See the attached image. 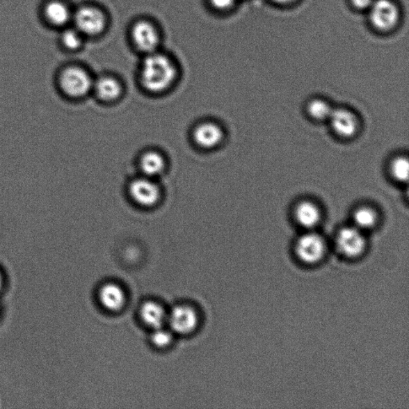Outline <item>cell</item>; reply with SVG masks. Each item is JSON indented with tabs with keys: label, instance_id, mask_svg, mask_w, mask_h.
<instances>
[{
	"label": "cell",
	"instance_id": "obj_1",
	"mask_svg": "<svg viewBox=\"0 0 409 409\" xmlns=\"http://www.w3.org/2000/svg\"><path fill=\"white\" fill-rule=\"evenodd\" d=\"M176 78V67L168 57L153 52L145 58L140 71V81L148 93H165L172 87Z\"/></svg>",
	"mask_w": 409,
	"mask_h": 409
},
{
	"label": "cell",
	"instance_id": "obj_2",
	"mask_svg": "<svg viewBox=\"0 0 409 409\" xmlns=\"http://www.w3.org/2000/svg\"><path fill=\"white\" fill-rule=\"evenodd\" d=\"M94 81L84 69L68 67L59 77V86L64 95L72 99H81L93 90Z\"/></svg>",
	"mask_w": 409,
	"mask_h": 409
},
{
	"label": "cell",
	"instance_id": "obj_3",
	"mask_svg": "<svg viewBox=\"0 0 409 409\" xmlns=\"http://www.w3.org/2000/svg\"><path fill=\"white\" fill-rule=\"evenodd\" d=\"M128 192L133 202L144 208L156 206L161 198V188L157 182L143 175L130 183Z\"/></svg>",
	"mask_w": 409,
	"mask_h": 409
},
{
	"label": "cell",
	"instance_id": "obj_4",
	"mask_svg": "<svg viewBox=\"0 0 409 409\" xmlns=\"http://www.w3.org/2000/svg\"><path fill=\"white\" fill-rule=\"evenodd\" d=\"M370 22L379 31H390L400 20V10L392 0H374L370 7Z\"/></svg>",
	"mask_w": 409,
	"mask_h": 409
},
{
	"label": "cell",
	"instance_id": "obj_5",
	"mask_svg": "<svg viewBox=\"0 0 409 409\" xmlns=\"http://www.w3.org/2000/svg\"><path fill=\"white\" fill-rule=\"evenodd\" d=\"M326 242L316 233H307L300 236L295 245V251L299 259L307 264L320 262L326 254Z\"/></svg>",
	"mask_w": 409,
	"mask_h": 409
},
{
	"label": "cell",
	"instance_id": "obj_6",
	"mask_svg": "<svg viewBox=\"0 0 409 409\" xmlns=\"http://www.w3.org/2000/svg\"><path fill=\"white\" fill-rule=\"evenodd\" d=\"M336 244L339 251L348 257H356L362 255L366 246L362 230L356 227H344L339 231Z\"/></svg>",
	"mask_w": 409,
	"mask_h": 409
},
{
	"label": "cell",
	"instance_id": "obj_7",
	"mask_svg": "<svg viewBox=\"0 0 409 409\" xmlns=\"http://www.w3.org/2000/svg\"><path fill=\"white\" fill-rule=\"evenodd\" d=\"M225 133L218 123L206 121L198 123L193 128L192 138L198 147L211 150L220 146L223 142Z\"/></svg>",
	"mask_w": 409,
	"mask_h": 409
},
{
	"label": "cell",
	"instance_id": "obj_8",
	"mask_svg": "<svg viewBox=\"0 0 409 409\" xmlns=\"http://www.w3.org/2000/svg\"><path fill=\"white\" fill-rule=\"evenodd\" d=\"M74 22L80 32L93 36L101 34L106 26L104 13L93 7L80 8L75 14Z\"/></svg>",
	"mask_w": 409,
	"mask_h": 409
},
{
	"label": "cell",
	"instance_id": "obj_9",
	"mask_svg": "<svg viewBox=\"0 0 409 409\" xmlns=\"http://www.w3.org/2000/svg\"><path fill=\"white\" fill-rule=\"evenodd\" d=\"M168 320L172 330L179 335H188L195 330L198 321L195 310L188 305L176 306Z\"/></svg>",
	"mask_w": 409,
	"mask_h": 409
},
{
	"label": "cell",
	"instance_id": "obj_10",
	"mask_svg": "<svg viewBox=\"0 0 409 409\" xmlns=\"http://www.w3.org/2000/svg\"><path fill=\"white\" fill-rule=\"evenodd\" d=\"M332 131L339 137L353 138L358 133L359 122L354 113L347 109L332 110L329 118Z\"/></svg>",
	"mask_w": 409,
	"mask_h": 409
},
{
	"label": "cell",
	"instance_id": "obj_11",
	"mask_svg": "<svg viewBox=\"0 0 409 409\" xmlns=\"http://www.w3.org/2000/svg\"><path fill=\"white\" fill-rule=\"evenodd\" d=\"M132 39L140 51L153 53L159 44V35L154 26L147 21H139L132 29Z\"/></svg>",
	"mask_w": 409,
	"mask_h": 409
},
{
	"label": "cell",
	"instance_id": "obj_12",
	"mask_svg": "<svg viewBox=\"0 0 409 409\" xmlns=\"http://www.w3.org/2000/svg\"><path fill=\"white\" fill-rule=\"evenodd\" d=\"M164 155L157 150H147L139 159V168L143 176L156 179L164 173L166 169Z\"/></svg>",
	"mask_w": 409,
	"mask_h": 409
},
{
	"label": "cell",
	"instance_id": "obj_13",
	"mask_svg": "<svg viewBox=\"0 0 409 409\" xmlns=\"http://www.w3.org/2000/svg\"><path fill=\"white\" fill-rule=\"evenodd\" d=\"M294 217L297 223L305 229H313L321 222V209L311 201H301L294 209Z\"/></svg>",
	"mask_w": 409,
	"mask_h": 409
},
{
	"label": "cell",
	"instance_id": "obj_14",
	"mask_svg": "<svg viewBox=\"0 0 409 409\" xmlns=\"http://www.w3.org/2000/svg\"><path fill=\"white\" fill-rule=\"evenodd\" d=\"M93 90L98 99L102 102H111L120 98L122 87L120 81L111 77H104L94 82Z\"/></svg>",
	"mask_w": 409,
	"mask_h": 409
},
{
	"label": "cell",
	"instance_id": "obj_15",
	"mask_svg": "<svg viewBox=\"0 0 409 409\" xmlns=\"http://www.w3.org/2000/svg\"><path fill=\"white\" fill-rule=\"evenodd\" d=\"M100 303L110 311L120 310L126 303V295L120 287L109 283L102 287L99 293Z\"/></svg>",
	"mask_w": 409,
	"mask_h": 409
},
{
	"label": "cell",
	"instance_id": "obj_16",
	"mask_svg": "<svg viewBox=\"0 0 409 409\" xmlns=\"http://www.w3.org/2000/svg\"><path fill=\"white\" fill-rule=\"evenodd\" d=\"M140 316L146 325L154 330L163 327L165 321L168 319L163 307L153 301H148L142 305Z\"/></svg>",
	"mask_w": 409,
	"mask_h": 409
},
{
	"label": "cell",
	"instance_id": "obj_17",
	"mask_svg": "<svg viewBox=\"0 0 409 409\" xmlns=\"http://www.w3.org/2000/svg\"><path fill=\"white\" fill-rule=\"evenodd\" d=\"M354 227L360 230H370L378 222V215L375 209L369 207H360L353 214Z\"/></svg>",
	"mask_w": 409,
	"mask_h": 409
},
{
	"label": "cell",
	"instance_id": "obj_18",
	"mask_svg": "<svg viewBox=\"0 0 409 409\" xmlns=\"http://www.w3.org/2000/svg\"><path fill=\"white\" fill-rule=\"evenodd\" d=\"M46 17L51 24L56 26L65 24L70 19V10L65 4L53 1L47 5Z\"/></svg>",
	"mask_w": 409,
	"mask_h": 409
},
{
	"label": "cell",
	"instance_id": "obj_19",
	"mask_svg": "<svg viewBox=\"0 0 409 409\" xmlns=\"http://www.w3.org/2000/svg\"><path fill=\"white\" fill-rule=\"evenodd\" d=\"M332 110L327 102L319 99L312 100L307 107L309 115L316 121L329 120Z\"/></svg>",
	"mask_w": 409,
	"mask_h": 409
},
{
	"label": "cell",
	"instance_id": "obj_20",
	"mask_svg": "<svg viewBox=\"0 0 409 409\" xmlns=\"http://www.w3.org/2000/svg\"><path fill=\"white\" fill-rule=\"evenodd\" d=\"M409 163L408 160L403 156L392 161L390 165V175L392 179L398 182H406L408 179Z\"/></svg>",
	"mask_w": 409,
	"mask_h": 409
},
{
	"label": "cell",
	"instance_id": "obj_21",
	"mask_svg": "<svg viewBox=\"0 0 409 409\" xmlns=\"http://www.w3.org/2000/svg\"><path fill=\"white\" fill-rule=\"evenodd\" d=\"M171 335L170 332L163 329V327L155 329L153 332L152 340L154 346L158 347L168 346L171 342Z\"/></svg>",
	"mask_w": 409,
	"mask_h": 409
},
{
	"label": "cell",
	"instance_id": "obj_22",
	"mask_svg": "<svg viewBox=\"0 0 409 409\" xmlns=\"http://www.w3.org/2000/svg\"><path fill=\"white\" fill-rule=\"evenodd\" d=\"M63 42L68 49L75 50L81 45V38L77 31L67 30L63 35Z\"/></svg>",
	"mask_w": 409,
	"mask_h": 409
},
{
	"label": "cell",
	"instance_id": "obj_23",
	"mask_svg": "<svg viewBox=\"0 0 409 409\" xmlns=\"http://www.w3.org/2000/svg\"><path fill=\"white\" fill-rule=\"evenodd\" d=\"M236 0H211L212 6L218 10H227L234 6Z\"/></svg>",
	"mask_w": 409,
	"mask_h": 409
},
{
	"label": "cell",
	"instance_id": "obj_24",
	"mask_svg": "<svg viewBox=\"0 0 409 409\" xmlns=\"http://www.w3.org/2000/svg\"><path fill=\"white\" fill-rule=\"evenodd\" d=\"M374 0H351L353 6L358 10L369 9Z\"/></svg>",
	"mask_w": 409,
	"mask_h": 409
},
{
	"label": "cell",
	"instance_id": "obj_25",
	"mask_svg": "<svg viewBox=\"0 0 409 409\" xmlns=\"http://www.w3.org/2000/svg\"><path fill=\"white\" fill-rule=\"evenodd\" d=\"M272 1L280 5H288L297 1V0H272Z\"/></svg>",
	"mask_w": 409,
	"mask_h": 409
},
{
	"label": "cell",
	"instance_id": "obj_26",
	"mask_svg": "<svg viewBox=\"0 0 409 409\" xmlns=\"http://www.w3.org/2000/svg\"><path fill=\"white\" fill-rule=\"evenodd\" d=\"M3 276L1 273H0V291H1V289L3 288Z\"/></svg>",
	"mask_w": 409,
	"mask_h": 409
}]
</instances>
